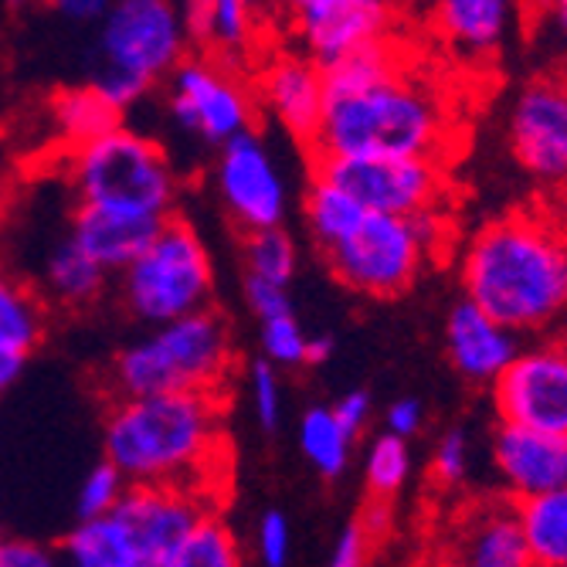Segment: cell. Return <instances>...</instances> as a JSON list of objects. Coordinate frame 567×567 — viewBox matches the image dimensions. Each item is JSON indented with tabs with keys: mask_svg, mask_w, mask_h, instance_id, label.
I'll list each match as a JSON object with an SVG mask.
<instances>
[{
	"mask_svg": "<svg viewBox=\"0 0 567 567\" xmlns=\"http://www.w3.org/2000/svg\"><path fill=\"white\" fill-rule=\"evenodd\" d=\"M221 394L116 398L102 422V452L130 486L200 493L221 466Z\"/></svg>",
	"mask_w": 567,
	"mask_h": 567,
	"instance_id": "cell-1",
	"label": "cell"
},
{
	"mask_svg": "<svg viewBox=\"0 0 567 567\" xmlns=\"http://www.w3.org/2000/svg\"><path fill=\"white\" fill-rule=\"evenodd\" d=\"M466 299L503 330H537L567 309V235L540 215L483 225L462 262Z\"/></svg>",
	"mask_w": 567,
	"mask_h": 567,
	"instance_id": "cell-2",
	"label": "cell"
},
{
	"mask_svg": "<svg viewBox=\"0 0 567 567\" xmlns=\"http://www.w3.org/2000/svg\"><path fill=\"white\" fill-rule=\"evenodd\" d=\"M445 106L425 82L394 75L378 89L347 99H327L323 123L309 143L313 161L340 157H425L445 146Z\"/></svg>",
	"mask_w": 567,
	"mask_h": 567,
	"instance_id": "cell-3",
	"label": "cell"
},
{
	"mask_svg": "<svg viewBox=\"0 0 567 567\" xmlns=\"http://www.w3.org/2000/svg\"><path fill=\"white\" fill-rule=\"evenodd\" d=\"M235 368V337L218 309L174 320L126 343L113 360L106 384L116 398L153 394H221Z\"/></svg>",
	"mask_w": 567,
	"mask_h": 567,
	"instance_id": "cell-4",
	"label": "cell"
},
{
	"mask_svg": "<svg viewBox=\"0 0 567 567\" xmlns=\"http://www.w3.org/2000/svg\"><path fill=\"white\" fill-rule=\"evenodd\" d=\"M190 55L181 8L167 0H116L99 21L89 82L120 113L133 110Z\"/></svg>",
	"mask_w": 567,
	"mask_h": 567,
	"instance_id": "cell-5",
	"label": "cell"
},
{
	"mask_svg": "<svg viewBox=\"0 0 567 567\" xmlns=\"http://www.w3.org/2000/svg\"><path fill=\"white\" fill-rule=\"evenodd\" d=\"M75 204L99 212L167 221L177 215L181 177L161 140L126 123L95 143L62 153Z\"/></svg>",
	"mask_w": 567,
	"mask_h": 567,
	"instance_id": "cell-6",
	"label": "cell"
},
{
	"mask_svg": "<svg viewBox=\"0 0 567 567\" xmlns=\"http://www.w3.org/2000/svg\"><path fill=\"white\" fill-rule=\"evenodd\" d=\"M116 292L130 320L150 330L204 313L215 302L212 251L187 218L174 215L120 272Z\"/></svg>",
	"mask_w": 567,
	"mask_h": 567,
	"instance_id": "cell-7",
	"label": "cell"
},
{
	"mask_svg": "<svg viewBox=\"0 0 567 567\" xmlns=\"http://www.w3.org/2000/svg\"><path fill=\"white\" fill-rule=\"evenodd\" d=\"M442 235V212H425L415 218L364 215V221L337 248H330L323 259L347 289L374 299H391L419 279Z\"/></svg>",
	"mask_w": 567,
	"mask_h": 567,
	"instance_id": "cell-8",
	"label": "cell"
},
{
	"mask_svg": "<svg viewBox=\"0 0 567 567\" xmlns=\"http://www.w3.org/2000/svg\"><path fill=\"white\" fill-rule=\"evenodd\" d=\"M167 113L181 133L221 150L255 130L259 102L238 69L187 55L167 79Z\"/></svg>",
	"mask_w": 567,
	"mask_h": 567,
	"instance_id": "cell-9",
	"label": "cell"
},
{
	"mask_svg": "<svg viewBox=\"0 0 567 567\" xmlns=\"http://www.w3.org/2000/svg\"><path fill=\"white\" fill-rule=\"evenodd\" d=\"M212 187L241 238L282 228L289 218V184L259 130L215 150Z\"/></svg>",
	"mask_w": 567,
	"mask_h": 567,
	"instance_id": "cell-10",
	"label": "cell"
},
{
	"mask_svg": "<svg viewBox=\"0 0 567 567\" xmlns=\"http://www.w3.org/2000/svg\"><path fill=\"white\" fill-rule=\"evenodd\" d=\"M313 174L347 190L368 215L415 218L439 212L445 190L439 161L425 157H340L313 161Z\"/></svg>",
	"mask_w": 567,
	"mask_h": 567,
	"instance_id": "cell-11",
	"label": "cell"
},
{
	"mask_svg": "<svg viewBox=\"0 0 567 567\" xmlns=\"http://www.w3.org/2000/svg\"><path fill=\"white\" fill-rule=\"evenodd\" d=\"M503 425L567 439V343H544L517 353L493 381Z\"/></svg>",
	"mask_w": 567,
	"mask_h": 567,
	"instance_id": "cell-12",
	"label": "cell"
},
{
	"mask_svg": "<svg viewBox=\"0 0 567 567\" xmlns=\"http://www.w3.org/2000/svg\"><path fill=\"white\" fill-rule=\"evenodd\" d=\"M394 18L398 11L384 0H299L286 8L299 55L320 69L364 44L388 41Z\"/></svg>",
	"mask_w": 567,
	"mask_h": 567,
	"instance_id": "cell-13",
	"label": "cell"
},
{
	"mask_svg": "<svg viewBox=\"0 0 567 567\" xmlns=\"http://www.w3.org/2000/svg\"><path fill=\"white\" fill-rule=\"evenodd\" d=\"M513 157L544 184H567V79H534L509 116Z\"/></svg>",
	"mask_w": 567,
	"mask_h": 567,
	"instance_id": "cell-14",
	"label": "cell"
},
{
	"mask_svg": "<svg viewBox=\"0 0 567 567\" xmlns=\"http://www.w3.org/2000/svg\"><path fill=\"white\" fill-rule=\"evenodd\" d=\"M204 513L208 503L197 493L174 486H130L113 517L126 530L143 567H167L171 554Z\"/></svg>",
	"mask_w": 567,
	"mask_h": 567,
	"instance_id": "cell-15",
	"label": "cell"
},
{
	"mask_svg": "<svg viewBox=\"0 0 567 567\" xmlns=\"http://www.w3.org/2000/svg\"><path fill=\"white\" fill-rule=\"evenodd\" d=\"M255 102L296 140L306 146L313 143L323 110H327V92H323V72L299 51H279L272 55L259 75L251 82Z\"/></svg>",
	"mask_w": 567,
	"mask_h": 567,
	"instance_id": "cell-16",
	"label": "cell"
},
{
	"mask_svg": "<svg viewBox=\"0 0 567 567\" xmlns=\"http://www.w3.org/2000/svg\"><path fill=\"white\" fill-rule=\"evenodd\" d=\"M496 470L517 499L567 489V439L517 425H499L493 439Z\"/></svg>",
	"mask_w": 567,
	"mask_h": 567,
	"instance_id": "cell-17",
	"label": "cell"
},
{
	"mask_svg": "<svg viewBox=\"0 0 567 567\" xmlns=\"http://www.w3.org/2000/svg\"><path fill=\"white\" fill-rule=\"evenodd\" d=\"M452 567H530L517 506L486 503L458 520L449 547Z\"/></svg>",
	"mask_w": 567,
	"mask_h": 567,
	"instance_id": "cell-18",
	"label": "cell"
},
{
	"mask_svg": "<svg viewBox=\"0 0 567 567\" xmlns=\"http://www.w3.org/2000/svg\"><path fill=\"white\" fill-rule=\"evenodd\" d=\"M187 41L197 48L194 55L212 62L241 69L251 55L255 34H259V11L245 0H194V4H177Z\"/></svg>",
	"mask_w": 567,
	"mask_h": 567,
	"instance_id": "cell-19",
	"label": "cell"
},
{
	"mask_svg": "<svg viewBox=\"0 0 567 567\" xmlns=\"http://www.w3.org/2000/svg\"><path fill=\"white\" fill-rule=\"evenodd\" d=\"M445 343L455 371L473 384H493L517 357V340L493 323L470 299L452 306L445 323Z\"/></svg>",
	"mask_w": 567,
	"mask_h": 567,
	"instance_id": "cell-20",
	"label": "cell"
},
{
	"mask_svg": "<svg viewBox=\"0 0 567 567\" xmlns=\"http://www.w3.org/2000/svg\"><path fill=\"white\" fill-rule=\"evenodd\" d=\"M157 228H161V221L82 208V204H75L72 221H69V241L75 248H82L99 269H106L110 276H120L150 245Z\"/></svg>",
	"mask_w": 567,
	"mask_h": 567,
	"instance_id": "cell-21",
	"label": "cell"
},
{
	"mask_svg": "<svg viewBox=\"0 0 567 567\" xmlns=\"http://www.w3.org/2000/svg\"><path fill=\"white\" fill-rule=\"evenodd\" d=\"M110 272L99 269L82 248L69 241V235L44 255L41 266V299L44 306H59L82 313V309L95 306L110 289Z\"/></svg>",
	"mask_w": 567,
	"mask_h": 567,
	"instance_id": "cell-22",
	"label": "cell"
},
{
	"mask_svg": "<svg viewBox=\"0 0 567 567\" xmlns=\"http://www.w3.org/2000/svg\"><path fill=\"white\" fill-rule=\"evenodd\" d=\"M48 120H51L55 136L62 140V153L95 143L123 126V113L116 106H110L92 85L59 89L48 102Z\"/></svg>",
	"mask_w": 567,
	"mask_h": 567,
	"instance_id": "cell-23",
	"label": "cell"
},
{
	"mask_svg": "<svg viewBox=\"0 0 567 567\" xmlns=\"http://www.w3.org/2000/svg\"><path fill=\"white\" fill-rule=\"evenodd\" d=\"M48 330V306L24 279L0 266V353L28 360Z\"/></svg>",
	"mask_w": 567,
	"mask_h": 567,
	"instance_id": "cell-24",
	"label": "cell"
},
{
	"mask_svg": "<svg viewBox=\"0 0 567 567\" xmlns=\"http://www.w3.org/2000/svg\"><path fill=\"white\" fill-rule=\"evenodd\" d=\"M517 520L530 567H567V489L520 499Z\"/></svg>",
	"mask_w": 567,
	"mask_h": 567,
	"instance_id": "cell-25",
	"label": "cell"
},
{
	"mask_svg": "<svg viewBox=\"0 0 567 567\" xmlns=\"http://www.w3.org/2000/svg\"><path fill=\"white\" fill-rule=\"evenodd\" d=\"M323 72V92L327 99H347V95H360L368 89L384 85L388 79L404 72L401 62V48H394V41H374L350 51V55L330 62L320 69Z\"/></svg>",
	"mask_w": 567,
	"mask_h": 567,
	"instance_id": "cell-26",
	"label": "cell"
},
{
	"mask_svg": "<svg viewBox=\"0 0 567 567\" xmlns=\"http://www.w3.org/2000/svg\"><path fill=\"white\" fill-rule=\"evenodd\" d=\"M59 560L62 567H143L136 547L130 544L113 513L99 520H79L65 534Z\"/></svg>",
	"mask_w": 567,
	"mask_h": 567,
	"instance_id": "cell-27",
	"label": "cell"
},
{
	"mask_svg": "<svg viewBox=\"0 0 567 567\" xmlns=\"http://www.w3.org/2000/svg\"><path fill=\"white\" fill-rule=\"evenodd\" d=\"M439 31L462 51H493L509 24L503 0H445L435 8Z\"/></svg>",
	"mask_w": 567,
	"mask_h": 567,
	"instance_id": "cell-28",
	"label": "cell"
},
{
	"mask_svg": "<svg viewBox=\"0 0 567 567\" xmlns=\"http://www.w3.org/2000/svg\"><path fill=\"white\" fill-rule=\"evenodd\" d=\"M364 208L337 184L323 181V177H309V187L302 194V218H306V231L313 238V245L327 255L330 248H337L360 221H364Z\"/></svg>",
	"mask_w": 567,
	"mask_h": 567,
	"instance_id": "cell-29",
	"label": "cell"
},
{
	"mask_svg": "<svg viewBox=\"0 0 567 567\" xmlns=\"http://www.w3.org/2000/svg\"><path fill=\"white\" fill-rule=\"evenodd\" d=\"M350 445H353V439L337 425L333 411L327 404L309 408L299 419V449L309 466H313L323 480H337L347 473Z\"/></svg>",
	"mask_w": 567,
	"mask_h": 567,
	"instance_id": "cell-30",
	"label": "cell"
},
{
	"mask_svg": "<svg viewBox=\"0 0 567 567\" xmlns=\"http://www.w3.org/2000/svg\"><path fill=\"white\" fill-rule=\"evenodd\" d=\"M167 567H245V564L235 530L215 509H208L194 524V530L181 540V547L171 554Z\"/></svg>",
	"mask_w": 567,
	"mask_h": 567,
	"instance_id": "cell-31",
	"label": "cell"
},
{
	"mask_svg": "<svg viewBox=\"0 0 567 567\" xmlns=\"http://www.w3.org/2000/svg\"><path fill=\"white\" fill-rule=\"evenodd\" d=\"M241 255H245V279H259V282L289 289L296 266H299V248L286 228L245 235Z\"/></svg>",
	"mask_w": 567,
	"mask_h": 567,
	"instance_id": "cell-32",
	"label": "cell"
},
{
	"mask_svg": "<svg viewBox=\"0 0 567 567\" xmlns=\"http://www.w3.org/2000/svg\"><path fill=\"white\" fill-rule=\"evenodd\" d=\"M411 473V452L408 442L381 432L371 449H368V462H364V480H368V493L381 503H388L408 480Z\"/></svg>",
	"mask_w": 567,
	"mask_h": 567,
	"instance_id": "cell-33",
	"label": "cell"
},
{
	"mask_svg": "<svg viewBox=\"0 0 567 567\" xmlns=\"http://www.w3.org/2000/svg\"><path fill=\"white\" fill-rule=\"evenodd\" d=\"M126 489H130V483L120 476V470H113L106 458L95 462V466L85 473V480L79 483L75 517H79V520L110 517V513L120 506V499L126 496Z\"/></svg>",
	"mask_w": 567,
	"mask_h": 567,
	"instance_id": "cell-34",
	"label": "cell"
},
{
	"mask_svg": "<svg viewBox=\"0 0 567 567\" xmlns=\"http://www.w3.org/2000/svg\"><path fill=\"white\" fill-rule=\"evenodd\" d=\"M306 340L309 333L302 330V323L296 320V313L276 317L259 323V347H262V360L279 368H302L306 364Z\"/></svg>",
	"mask_w": 567,
	"mask_h": 567,
	"instance_id": "cell-35",
	"label": "cell"
},
{
	"mask_svg": "<svg viewBox=\"0 0 567 567\" xmlns=\"http://www.w3.org/2000/svg\"><path fill=\"white\" fill-rule=\"evenodd\" d=\"M248 401L262 432H276L282 425V378L262 357L248 364Z\"/></svg>",
	"mask_w": 567,
	"mask_h": 567,
	"instance_id": "cell-36",
	"label": "cell"
},
{
	"mask_svg": "<svg viewBox=\"0 0 567 567\" xmlns=\"http://www.w3.org/2000/svg\"><path fill=\"white\" fill-rule=\"evenodd\" d=\"M255 554H259L262 567H289L292 524L282 509H266L255 524Z\"/></svg>",
	"mask_w": 567,
	"mask_h": 567,
	"instance_id": "cell-37",
	"label": "cell"
},
{
	"mask_svg": "<svg viewBox=\"0 0 567 567\" xmlns=\"http://www.w3.org/2000/svg\"><path fill=\"white\" fill-rule=\"evenodd\" d=\"M470 466V439L462 429H449L439 442H435V455H432V476L442 486H455L462 476H466Z\"/></svg>",
	"mask_w": 567,
	"mask_h": 567,
	"instance_id": "cell-38",
	"label": "cell"
},
{
	"mask_svg": "<svg viewBox=\"0 0 567 567\" xmlns=\"http://www.w3.org/2000/svg\"><path fill=\"white\" fill-rule=\"evenodd\" d=\"M245 302H248L251 317L259 320V323L286 317V313H296L292 299H289V289L269 286V282H259V279H245Z\"/></svg>",
	"mask_w": 567,
	"mask_h": 567,
	"instance_id": "cell-39",
	"label": "cell"
},
{
	"mask_svg": "<svg viewBox=\"0 0 567 567\" xmlns=\"http://www.w3.org/2000/svg\"><path fill=\"white\" fill-rule=\"evenodd\" d=\"M0 567H62V560L55 547L28 537H8L0 544Z\"/></svg>",
	"mask_w": 567,
	"mask_h": 567,
	"instance_id": "cell-40",
	"label": "cell"
},
{
	"mask_svg": "<svg viewBox=\"0 0 567 567\" xmlns=\"http://www.w3.org/2000/svg\"><path fill=\"white\" fill-rule=\"evenodd\" d=\"M371 547H374L371 537L364 534V527H360V520L353 517V520L340 530V537H337V544H333V550H330L327 567H368Z\"/></svg>",
	"mask_w": 567,
	"mask_h": 567,
	"instance_id": "cell-41",
	"label": "cell"
},
{
	"mask_svg": "<svg viewBox=\"0 0 567 567\" xmlns=\"http://www.w3.org/2000/svg\"><path fill=\"white\" fill-rule=\"evenodd\" d=\"M330 411H333L337 425H340L350 439H357L360 432L368 429V422H371V394H368V391H360V388H353V391L340 394V398L330 404Z\"/></svg>",
	"mask_w": 567,
	"mask_h": 567,
	"instance_id": "cell-42",
	"label": "cell"
},
{
	"mask_svg": "<svg viewBox=\"0 0 567 567\" xmlns=\"http://www.w3.org/2000/svg\"><path fill=\"white\" fill-rule=\"evenodd\" d=\"M422 419H425L422 401H415V398H398V401L388 408V415H384V422H388V435H394V439L408 442L411 435H415V432L422 429Z\"/></svg>",
	"mask_w": 567,
	"mask_h": 567,
	"instance_id": "cell-43",
	"label": "cell"
},
{
	"mask_svg": "<svg viewBox=\"0 0 567 567\" xmlns=\"http://www.w3.org/2000/svg\"><path fill=\"white\" fill-rule=\"evenodd\" d=\"M110 11V0H59L55 14L72 24H99Z\"/></svg>",
	"mask_w": 567,
	"mask_h": 567,
	"instance_id": "cell-44",
	"label": "cell"
},
{
	"mask_svg": "<svg viewBox=\"0 0 567 567\" xmlns=\"http://www.w3.org/2000/svg\"><path fill=\"white\" fill-rule=\"evenodd\" d=\"M357 520H360V527H364V534L371 537V544H378L391 527V506L374 499V503H368L364 509L357 513Z\"/></svg>",
	"mask_w": 567,
	"mask_h": 567,
	"instance_id": "cell-45",
	"label": "cell"
},
{
	"mask_svg": "<svg viewBox=\"0 0 567 567\" xmlns=\"http://www.w3.org/2000/svg\"><path fill=\"white\" fill-rule=\"evenodd\" d=\"M330 357H333V337L317 333V337H309V340H306V364H309V368L327 364Z\"/></svg>",
	"mask_w": 567,
	"mask_h": 567,
	"instance_id": "cell-46",
	"label": "cell"
},
{
	"mask_svg": "<svg viewBox=\"0 0 567 567\" xmlns=\"http://www.w3.org/2000/svg\"><path fill=\"white\" fill-rule=\"evenodd\" d=\"M24 364H28V360H21V357L0 353V398H4V394L18 384V378H21Z\"/></svg>",
	"mask_w": 567,
	"mask_h": 567,
	"instance_id": "cell-47",
	"label": "cell"
},
{
	"mask_svg": "<svg viewBox=\"0 0 567 567\" xmlns=\"http://www.w3.org/2000/svg\"><path fill=\"white\" fill-rule=\"evenodd\" d=\"M557 24H560V31L567 34V0H564V4H557Z\"/></svg>",
	"mask_w": 567,
	"mask_h": 567,
	"instance_id": "cell-48",
	"label": "cell"
},
{
	"mask_svg": "<svg viewBox=\"0 0 567 567\" xmlns=\"http://www.w3.org/2000/svg\"><path fill=\"white\" fill-rule=\"evenodd\" d=\"M8 540V534H4V524H0V544H4Z\"/></svg>",
	"mask_w": 567,
	"mask_h": 567,
	"instance_id": "cell-49",
	"label": "cell"
},
{
	"mask_svg": "<svg viewBox=\"0 0 567 567\" xmlns=\"http://www.w3.org/2000/svg\"><path fill=\"white\" fill-rule=\"evenodd\" d=\"M429 567H452L449 560H439V564H429Z\"/></svg>",
	"mask_w": 567,
	"mask_h": 567,
	"instance_id": "cell-50",
	"label": "cell"
}]
</instances>
